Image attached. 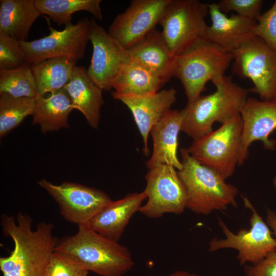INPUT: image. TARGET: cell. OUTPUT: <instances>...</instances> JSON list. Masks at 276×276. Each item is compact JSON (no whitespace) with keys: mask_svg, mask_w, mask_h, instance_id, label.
I'll use <instances>...</instances> for the list:
<instances>
[{"mask_svg":"<svg viewBox=\"0 0 276 276\" xmlns=\"http://www.w3.org/2000/svg\"><path fill=\"white\" fill-rule=\"evenodd\" d=\"M3 234L14 242V248L7 257L0 258L3 276H46L50 259L58 240L54 236V226L41 222L35 230L32 219L19 212L16 219L3 214L1 217Z\"/></svg>","mask_w":276,"mask_h":276,"instance_id":"cell-1","label":"cell"},{"mask_svg":"<svg viewBox=\"0 0 276 276\" xmlns=\"http://www.w3.org/2000/svg\"><path fill=\"white\" fill-rule=\"evenodd\" d=\"M216 90L211 94L200 95L180 111L181 131L193 140L213 130L215 122L221 124L240 114L248 98L249 88L242 87L225 75L212 81Z\"/></svg>","mask_w":276,"mask_h":276,"instance_id":"cell-2","label":"cell"},{"mask_svg":"<svg viewBox=\"0 0 276 276\" xmlns=\"http://www.w3.org/2000/svg\"><path fill=\"white\" fill-rule=\"evenodd\" d=\"M54 251L74 259L88 272L100 276H123L134 265L127 248L86 225L78 226L75 235L58 240Z\"/></svg>","mask_w":276,"mask_h":276,"instance_id":"cell-3","label":"cell"},{"mask_svg":"<svg viewBox=\"0 0 276 276\" xmlns=\"http://www.w3.org/2000/svg\"><path fill=\"white\" fill-rule=\"evenodd\" d=\"M182 167L178 171L188 194L186 209L196 214L208 215L237 206L238 189L214 170L204 166L188 152L180 150Z\"/></svg>","mask_w":276,"mask_h":276,"instance_id":"cell-4","label":"cell"},{"mask_svg":"<svg viewBox=\"0 0 276 276\" xmlns=\"http://www.w3.org/2000/svg\"><path fill=\"white\" fill-rule=\"evenodd\" d=\"M234 60V55L224 51L205 37L197 39L175 57L174 77L181 82L188 103L201 95L209 81L222 76Z\"/></svg>","mask_w":276,"mask_h":276,"instance_id":"cell-5","label":"cell"},{"mask_svg":"<svg viewBox=\"0 0 276 276\" xmlns=\"http://www.w3.org/2000/svg\"><path fill=\"white\" fill-rule=\"evenodd\" d=\"M242 129V120L239 114L217 129L193 140L186 149L197 162L226 179L239 165Z\"/></svg>","mask_w":276,"mask_h":276,"instance_id":"cell-6","label":"cell"},{"mask_svg":"<svg viewBox=\"0 0 276 276\" xmlns=\"http://www.w3.org/2000/svg\"><path fill=\"white\" fill-rule=\"evenodd\" d=\"M246 208L251 212L249 229L241 228L237 234L232 232L226 223L218 217V223L225 238L215 237L210 241L209 251L212 252L225 248L238 251L237 259L241 266L247 263L255 265L270 252L276 250V239L272 232L259 215L249 200L242 196Z\"/></svg>","mask_w":276,"mask_h":276,"instance_id":"cell-7","label":"cell"},{"mask_svg":"<svg viewBox=\"0 0 276 276\" xmlns=\"http://www.w3.org/2000/svg\"><path fill=\"white\" fill-rule=\"evenodd\" d=\"M209 4L198 0H170L158 22L169 49L176 57L205 37Z\"/></svg>","mask_w":276,"mask_h":276,"instance_id":"cell-8","label":"cell"},{"mask_svg":"<svg viewBox=\"0 0 276 276\" xmlns=\"http://www.w3.org/2000/svg\"><path fill=\"white\" fill-rule=\"evenodd\" d=\"M233 55V72L252 82L250 93L258 94L261 100L276 99V52L254 36Z\"/></svg>","mask_w":276,"mask_h":276,"instance_id":"cell-9","label":"cell"},{"mask_svg":"<svg viewBox=\"0 0 276 276\" xmlns=\"http://www.w3.org/2000/svg\"><path fill=\"white\" fill-rule=\"evenodd\" d=\"M144 191L147 200L139 212L147 217L159 218L166 213L180 214L186 209V187L172 166L160 164L149 169Z\"/></svg>","mask_w":276,"mask_h":276,"instance_id":"cell-10","label":"cell"},{"mask_svg":"<svg viewBox=\"0 0 276 276\" xmlns=\"http://www.w3.org/2000/svg\"><path fill=\"white\" fill-rule=\"evenodd\" d=\"M48 23L49 35L31 41H20L29 64L53 57H65L77 61L84 57L90 41V21L88 18H82L61 31L54 29L48 19Z\"/></svg>","mask_w":276,"mask_h":276,"instance_id":"cell-11","label":"cell"},{"mask_svg":"<svg viewBox=\"0 0 276 276\" xmlns=\"http://www.w3.org/2000/svg\"><path fill=\"white\" fill-rule=\"evenodd\" d=\"M58 204L61 215L66 221L86 225L111 200L104 192L77 183L53 184L45 179L37 182Z\"/></svg>","mask_w":276,"mask_h":276,"instance_id":"cell-12","label":"cell"},{"mask_svg":"<svg viewBox=\"0 0 276 276\" xmlns=\"http://www.w3.org/2000/svg\"><path fill=\"white\" fill-rule=\"evenodd\" d=\"M170 0H132L118 14L108 33L127 50L155 29Z\"/></svg>","mask_w":276,"mask_h":276,"instance_id":"cell-13","label":"cell"},{"mask_svg":"<svg viewBox=\"0 0 276 276\" xmlns=\"http://www.w3.org/2000/svg\"><path fill=\"white\" fill-rule=\"evenodd\" d=\"M89 39L93 55L87 72L102 89L112 88L114 81L123 67L130 60L126 49L113 38L104 28L91 19Z\"/></svg>","mask_w":276,"mask_h":276,"instance_id":"cell-14","label":"cell"},{"mask_svg":"<svg viewBox=\"0 0 276 276\" xmlns=\"http://www.w3.org/2000/svg\"><path fill=\"white\" fill-rule=\"evenodd\" d=\"M240 115L243 129L238 166L247 159L249 147L256 141H261L267 150L275 149L276 142L269 137L276 129V99L259 100L248 97Z\"/></svg>","mask_w":276,"mask_h":276,"instance_id":"cell-15","label":"cell"},{"mask_svg":"<svg viewBox=\"0 0 276 276\" xmlns=\"http://www.w3.org/2000/svg\"><path fill=\"white\" fill-rule=\"evenodd\" d=\"M176 90L172 87L142 96H124L116 98L131 111L142 136L143 152L148 156V140L152 127L169 111L176 100Z\"/></svg>","mask_w":276,"mask_h":276,"instance_id":"cell-16","label":"cell"},{"mask_svg":"<svg viewBox=\"0 0 276 276\" xmlns=\"http://www.w3.org/2000/svg\"><path fill=\"white\" fill-rule=\"evenodd\" d=\"M211 26H207L205 38L225 52L234 54L253 36L257 21L238 14L227 17L217 4H209Z\"/></svg>","mask_w":276,"mask_h":276,"instance_id":"cell-17","label":"cell"},{"mask_svg":"<svg viewBox=\"0 0 276 276\" xmlns=\"http://www.w3.org/2000/svg\"><path fill=\"white\" fill-rule=\"evenodd\" d=\"M146 198L143 191L130 193L122 199L111 200L86 226L108 239L118 242L130 219L136 212H139Z\"/></svg>","mask_w":276,"mask_h":276,"instance_id":"cell-18","label":"cell"},{"mask_svg":"<svg viewBox=\"0 0 276 276\" xmlns=\"http://www.w3.org/2000/svg\"><path fill=\"white\" fill-rule=\"evenodd\" d=\"M134 60L166 83L174 77L175 57L161 31L155 28L127 50Z\"/></svg>","mask_w":276,"mask_h":276,"instance_id":"cell-19","label":"cell"},{"mask_svg":"<svg viewBox=\"0 0 276 276\" xmlns=\"http://www.w3.org/2000/svg\"><path fill=\"white\" fill-rule=\"evenodd\" d=\"M182 116L180 111L170 110L152 128L150 134L153 150L147 162L148 169L160 164L173 166L178 171L182 166L177 156L178 137L181 131Z\"/></svg>","mask_w":276,"mask_h":276,"instance_id":"cell-20","label":"cell"},{"mask_svg":"<svg viewBox=\"0 0 276 276\" xmlns=\"http://www.w3.org/2000/svg\"><path fill=\"white\" fill-rule=\"evenodd\" d=\"M74 109L81 111L88 124L97 128L100 109L104 104L102 89L89 76L83 66L76 65L68 82L64 86Z\"/></svg>","mask_w":276,"mask_h":276,"instance_id":"cell-21","label":"cell"},{"mask_svg":"<svg viewBox=\"0 0 276 276\" xmlns=\"http://www.w3.org/2000/svg\"><path fill=\"white\" fill-rule=\"evenodd\" d=\"M74 109L64 87L48 96H38L33 116V124H39L43 133L68 127V117Z\"/></svg>","mask_w":276,"mask_h":276,"instance_id":"cell-22","label":"cell"},{"mask_svg":"<svg viewBox=\"0 0 276 276\" xmlns=\"http://www.w3.org/2000/svg\"><path fill=\"white\" fill-rule=\"evenodd\" d=\"M41 14L34 0H1L0 34L26 41L32 25Z\"/></svg>","mask_w":276,"mask_h":276,"instance_id":"cell-23","label":"cell"},{"mask_svg":"<svg viewBox=\"0 0 276 276\" xmlns=\"http://www.w3.org/2000/svg\"><path fill=\"white\" fill-rule=\"evenodd\" d=\"M166 82L149 70L131 60L114 81L111 94L114 99L124 96H142L158 91Z\"/></svg>","mask_w":276,"mask_h":276,"instance_id":"cell-24","label":"cell"},{"mask_svg":"<svg viewBox=\"0 0 276 276\" xmlns=\"http://www.w3.org/2000/svg\"><path fill=\"white\" fill-rule=\"evenodd\" d=\"M77 61L65 57L48 58L31 64L38 96L63 87L71 78Z\"/></svg>","mask_w":276,"mask_h":276,"instance_id":"cell-25","label":"cell"},{"mask_svg":"<svg viewBox=\"0 0 276 276\" xmlns=\"http://www.w3.org/2000/svg\"><path fill=\"white\" fill-rule=\"evenodd\" d=\"M100 0H34L41 14H45L58 26L72 24V15L86 11L98 20L102 19Z\"/></svg>","mask_w":276,"mask_h":276,"instance_id":"cell-26","label":"cell"},{"mask_svg":"<svg viewBox=\"0 0 276 276\" xmlns=\"http://www.w3.org/2000/svg\"><path fill=\"white\" fill-rule=\"evenodd\" d=\"M35 99L0 93V136L7 134L28 116L32 115Z\"/></svg>","mask_w":276,"mask_h":276,"instance_id":"cell-27","label":"cell"},{"mask_svg":"<svg viewBox=\"0 0 276 276\" xmlns=\"http://www.w3.org/2000/svg\"><path fill=\"white\" fill-rule=\"evenodd\" d=\"M0 93L35 99L38 92L31 65L26 64L16 68L0 70Z\"/></svg>","mask_w":276,"mask_h":276,"instance_id":"cell-28","label":"cell"},{"mask_svg":"<svg viewBox=\"0 0 276 276\" xmlns=\"http://www.w3.org/2000/svg\"><path fill=\"white\" fill-rule=\"evenodd\" d=\"M26 64H29L27 55L20 41L0 34V70L16 68Z\"/></svg>","mask_w":276,"mask_h":276,"instance_id":"cell-29","label":"cell"},{"mask_svg":"<svg viewBox=\"0 0 276 276\" xmlns=\"http://www.w3.org/2000/svg\"><path fill=\"white\" fill-rule=\"evenodd\" d=\"M88 271L79 262L63 254L54 251L46 270V276H87Z\"/></svg>","mask_w":276,"mask_h":276,"instance_id":"cell-30","label":"cell"},{"mask_svg":"<svg viewBox=\"0 0 276 276\" xmlns=\"http://www.w3.org/2000/svg\"><path fill=\"white\" fill-rule=\"evenodd\" d=\"M254 35L276 52V1L271 8L257 19Z\"/></svg>","mask_w":276,"mask_h":276,"instance_id":"cell-31","label":"cell"},{"mask_svg":"<svg viewBox=\"0 0 276 276\" xmlns=\"http://www.w3.org/2000/svg\"><path fill=\"white\" fill-rule=\"evenodd\" d=\"M263 3L262 0H222L217 4L224 14L235 11L239 15L257 20L261 14Z\"/></svg>","mask_w":276,"mask_h":276,"instance_id":"cell-32","label":"cell"},{"mask_svg":"<svg viewBox=\"0 0 276 276\" xmlns=\"http://www.w3.org/2000/svg\"><path fill=\"white\" fill-rule=\"evenodd\" d=\"M244 276H276V250L255 265H244Z\"/></svg>","mask_w":276,"mask_h":276,"instance_id":"cell-33","label":"cell"},{"mask_svg":"<svg viewBox=\"0 0 276 276\" xmlns=\"http://www.w3.org/2000/svg\"><path fill=\"white\" fill-rule=\"evenodd\" d=\"M266 222L276 239V212L268 208H266Z\"/></svg>","mask_w":276,"mask_h":276,"instance_id":"cell-34","label":"cell"},{"mask_svg":"<svg viewBox=\"0 0 276 276\" xmlns=\"http://www.w3.org/2000/svg\"><path fill=\"white\" fill-rule=\"evenodd\" d=\"M168 276H198L195 273H192L186 271L177 270Z\"/></svg>","mask_w":276,"mask_h":276,"instance_id":"cell-35","label":"cell"},{"mask_svg":"<svg viewBox=\"0 0 276 276\" xmlns=\"http://www.w3.org/2000/svg\"><path fill=\"white\" fill-rule=\"evenodd\" d=\"M272 183H273V185L274 187L276 189V174L274 175V178L273 179Z\"/></svg>","mask_w":276,"mask_h":276,"instance_id":"cell-36","label":"cell"}]
</instances>
